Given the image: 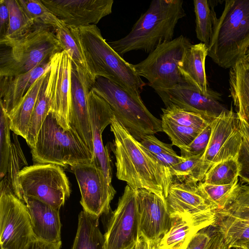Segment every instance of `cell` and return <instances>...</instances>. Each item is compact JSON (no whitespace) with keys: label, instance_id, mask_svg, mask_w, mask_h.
<instances>
[{"label":"cell","instance_id":"1","mask_svg":"<svg viewBox=\"0 0 249 249\" xmlns=\"http://www.w3.org/2000/svg\"><path fill=\"white\" fill-rule=\"evenodd\" d=\"M110 125L114 137L117 178L134 189L147 190L165 200L174 180L170 170L144 148L115 115Z\"/></svg>","mask_w":249,"mask_h":249},{"label":"cell","instance_id":"2","mask_svg":"<svg viewBox=\"0 0 249 249\" xmlns=\"http://www.w3.org/2000/svg\"><path fill=\"white\" fill-rule=\"evenodd\" d=\"M185 16L182 0H153L126 36L108 43L120 55L138 50L150 53L173 39L176 25Z\"/></svg>","mask_w":249,"mask_h":249},{"label":"cell","instance_id":"3","mask_svg":"<svg viewBox=\"0 0 249 249\" xmlns=\"http://www.w3.org/2000/svg\"><path fill=\"white\" fill-rule=\"evenodd\" d=\"M93 78L103 77L120 85L134 96L145 85L132 65L124 60L106 41L96 25L73 27Z\"/></svg>","mask_w":249,"mask_h":249},{"label":"cell","instance_id":"4","mask_svg":"<svg viewBox=\"0 0 249 249\" xmlns=\"http://www.w3.org/2000/svg\"><path fill=\"white\" fill-rule=\"evenodd\" d=\"M208 55L231 69L249 49V0H227L214 27Z\"/></svg>","mask_w":249,"mask_h":249},{"label":"cell","instance_id":"5","mask_svg":"<svg viewBox=\"0 0 249 249\" xmlns=\"http://www.w3.org/2000/svg\"><path fill=\"white\" fill-rule=\"evenodd\" d=\"M0 77L29 72L63 51L54 30L38 25L18 38L0 39Z\"/></svg>","mask_w":249,"mask_h":249},{"label":"cell","instance_id":"6","mask_svg":"<svg viewBox=\"0 0 249 249\" xmlns=\"http://www.w3.org/2000/svg\"><path fill=\"white\" fill-rule=\"evenodd\" d=\"M35 163L70 166L93 161V155L77 133L71 128L64 129L49 113L31 148Z\"/></svg>","mask_w":249,"mask_h":249},{"label":"cell","instance_id":"7","mask_svg":"<svg viewBox=\"0 0 249 249\" xmlns=\"http://www.w3.org/2000/svg\"><path fill=\"white\" fill-rule=\"evenodd\" d=\"M92 89L110 106L121 124L138 141L162 131L161 120L155 117L138 98L116 83L97 77Z\"/></svg>","mask_w":249,"mask_h":249},{"label":"cell","instance_id":"8","mask_svg":"<svg viewBox=\"0 0 249 249\" xmlns=\"http://www.w3.org/2000/svg\"><path fill=\"white\" fill-rule=\"evenodd\" d=\"M192 45L189 38L180 35L160 45L145 59L134 65L135 71L161 97L175 87L186 83L178 64Z\"/></svg>","mask_w":249,"mask_h":249},{"label":"cell","instance_id":"9","mask_svg":"<svg viewBox=\"0 0 249 249\" xmlns=\"http://www.w3.org/2000/svg\"><path fill=\"white\" fill-rule=\"evenodd\" d=\"M23 196L35 198L59 210L71 194L69 180L61 166L35 163L19 173Z\"/></svg>","mask_w":249,"mask_h":249},{"label":"cell","instance_id":"10","mask_svg":"<svg viewBox=\"0 0 249 249\" xmlns=\"http://www.w3.org/2000/svg\"><path fill=\"white\" fill-rule=\"evenodd\" d=\"M36 237L25 203L0 184V249H24Z\"/></svg>","mask_w":249,"mask_h":249},{"label":"cell","instance_id":"11","mask_svg":"<svg viewBox=\"0 0 249 249\" xmlns=\"http://www.w3.org/2000/svg\"><path fill=\"white\" fill-rule=\"evenodd\" d=\"M211 133L202 159L209 170L214 164L237 159L241 146L243 132L240 119L232 109H226L211 123Z\"/></svg>","mask_w":249,"mask_h":249},{"label":"cell","instance_id":"12","mask_svg":"<svg viewBox=\"0 0 249 249\" xmlns=\"http://www.w3.org/2000/svg\"><path fill=\"white\" fill-rule=\"evenodd\" d=\"M104 237L105 249H125L139 238L136 190L127 184L108 221Z\"/></svg>","mask_w":249,"mask_h":249},{"label":"cell","instance_id":"13","mask_svg":"<svg viewBox=\"0 0 249 249\" xmlns=\"http://www.w3.org/2000/svg\"><path fill=\"white\" fill-rule=\"evenodd\" d=\"M165 201L171 217L190 219L203 228L216 221V212L202 195L198 183H182L174 179Z\"/></svg>","mask_w":249,"mask_h":249},{"label":"cell","instance_id":"14","mask_svg":"<svg viewBox=\"0 0 249 249\" xmlns=\"http://www.w3.org/2000/svg\"><path fill=\"white\" fill-rule=\"evenodd\" d=\"M81 193L83 210L99 217L109 213L116 191L105 178L102 171L93 162L71 166Z\"/></svg>","mask_w":249,"mask_h":249},{"label":"cell","instance_id":"15","mask_svg":"<svg viewBox=\"0 0 249 249\" xmlns=\"http://www.w3.org/2000/svg\"><path fill=\"white\" fill-rule=\"evenodd\" d=\"M72 60L62 51L50 59V68L47 87L50 111L58 124L65 130L70 129L71 78Z\"/></svg>","mask_w":249,"mask_h":249},{"label":"cell","instance_id":"16","mask_svg":"<svg viewBox=\"0 0 249 249\" xmlns=\"http://www.w3.org/2000/svg\"><path fill=\"white\" fill-rule=\"evenodd\" d=\"M94 79L85 69L72 62L71 78L70 128L93 154L89 113V95Z\"/></svg>","mask_w":249,"mask_h":249},{"label":"cell","instance_id":"17","mask_svg":"<svg viewBox=\"0 0 249 249\" xmlns=\"http://www.w3.org/2000/svg\"><path fill=\"white\" fill-rule=\"evenodd\" d=\"M66 25L79 27L96 25L112 13L113 0H41Z\"/></svg>","mask_w":249,"mask_h":249},{"label":"cell","instance_id":"18","mask_svg":"<svg viewBox=\"0 0 249 249\" xmlns=\"http://www.w3.org/2000/svg\"><path fill=\"white\" fill-rule=\"evenodd\" d=\"M139 237L159 242L169 231L172 218L165 200L144 189L136 190Z\"/></svg>","mask_w":249,"mask_h":249},{"label":"cell","instance_id":"19","mask_svg":"<svg viewBox=\"0 0 249 249\" xmlns=\"http://www.w3.org/2000/svg\"><path fill=\"white\" fill-rule=\"evenodd\" d=\"M166 107L175 105L190 112L199 114L211 122L227 109L220 102V94L209 89L205 94L196 87L185 83L167 91L161 97Z\"/></svg>","mask_w":249,"mask_h":249},{"label":"cell","instance_id":"20","mask_svg":"<svg viewBox=\"0 0 249 249\" xmlns=\"http://www.w3.org/2000/svg\"><path fill=\"white\" fill-rule=\"evenodd\" d=\"M89 113L93 145L92 162L104 173L107 183L112 185L111 160L104 146L102 133L110 124L114 114L109 105L91 89L89 95Z\"/></svg>","mask_w":249,"mask_h":249},{"label":"cell","instance_id":"21","mask_svg":"<svg viewBox=\"0 0 249 249\" xmlns=\"http://www.w3.org/2000/svg\"><path fill=\"white\" fill-rule=\"evenodd\" d=\"M23 198L30 215L35 237L50 243L61 241L59 210L35 198L26 196Z\"/></svg>","mask_w":249,"mask_h":249},{"label":"cell","instance_id":"22","mask_svg":"<svg viewBox=\"0 0 249 249\" xmlns=\"http://www.w3.org/2000/svg\"><path fill=\"white\" fill-rule=\"evenodd\" d=\"M50 68V60L22 74L0 77V104L8 116L15 111L33 84Z\"/></svg>","mask_w":249,"mask_h":249},{"label":"cell","instance_id":"23","mask_svg":"<svg viewBox=\"0 0 249 249\" xmlns=\"http://www.w3.org/2000/svg\"><path fill=\"white\" fill-rule=\"evenodd\" d=\"M208 51V46L203 43L192 44L178 64V69L186 83L205 94L209 89L205 71Z\"/></svg>","mask_w":249,"mask_h":249},{"label":"cell","instance_id":"24","mask_svg":"<svg viewBox=\"0 0 249 249\" xmlns=\"http://www.w3.org/2000/svg\"><path fill=\"white\" fill-rule=\"evenodd\" d=\"M229 84L237 114L249 126V64L245 58L230 69Z\"/></svg>","mask_w":249,"mask_h":249},{"label":"cell","instance_id":"25","mask_svg":"<svg viewBox=\"0 0 249 249\" xmlns=\"http://www.w3.org/2000/svg\"><path fill=\"white\" fill-rule=\"evenodd\" d=\"M47 72L33 84L16 109L9 116L11 130L25 140L27 136L31 118L37 96Z\"/></svg>","mask_w":249,"mask_h":249},{"label":"cell","instance_id":"26","mask_svg":"<svg viewBox=\"0 0 249 249\" xmlns=\"http://www.w3.org/2000/svg\"><path fill=\"white\" fill-rule=\"evenodd\" d=\"M249 226V185H239L231 202L223 210L216 211L213 226Z\"/></svg>","mask_w":249,"mask_h":249},{"label":"cell","instance_id":"27","mask_svg":"<svg viewBox=\"0 0 249 249\" xmlns=\"http://www.w3.org/2000/svg\"><path fill=\"white\" fill-rule=\"evenodd\" d=\"M99 218L84 210L79 213L71 249H105V237L99 228Z\"/></svg>","mask_w":249,"mask_h":249},{"label":"cell","instance_id":"28","mask_svg":"<svg viewBox=\"0 0 249 249\" xmlns=\"http://www.w3.org/2000/svg\"><path fill=\"white\" fill-rule=\"evenodd\" d=\"M169 231L158 243L163 249H185L193 236L204 229L194 221L180 216L171 217Z\"/></svg>","mask_w":249,"mask_h":249},{"label":"cell","instance_id":"29","mask_svg":"<svg viewBox=\"0 0 249 249\" xmlns=\"http://www.w3.org/2000/svg\"><path fill=\"white\" fill-rule=\"evenodd\" d=\"M216 0H194L196 33L197 39L208 46L217 20L214 9Z\"/></svg>","mask_w":249,"mask_h":249},{"label":"cell","instance_id":"30","mask_svg":"<svg viewBox=\"0 0 249 249\" xmlns=\"http://www.w3.org/2000/svg\"><path fill=\"white\" fill-rule=\"evenodd\" d=\"M17 136L15 133L13 134V141L7 171L4 177L1 179L0 183L9 186L14 195L24 202L18 175L22 169L21 167L23 165L27 166V162Z\"/></svg>","mask_w":249,"mask_h":249},{"label":"cell","instance_id":"31","mask_svg":"<svg viewBox=\"0 0 249 249\" xmlns=\"http://www.w3.org/2000/svg\"><path fill=\"white\" fill-rule=\"evenodd\" d=\"M49 71L50 69L46 73L39 92L25 140L31 148L35 146L39 130L50 111V103L47 91Z\"/></svg>","mask_w":249,"mask_h":249},{"label":"cell","instance_id":"32","mask_svg":"<svg viewBox=\"0 0 249 249\" xmlns=\"http://www.w3.org/2000/svg\"><path fill=\"white\" fill-rule=\"evenodd\" d=\"M239 185L238 178L228 185H212L202 181L198 183L202 195L216 212L223 210L231 202Z\"/></svg>","mask_w":249,"mask_h":249},{"label":"cell","instance_id":"33","mask_svg":"<svg viewBox=\"0 0 249 249\" xmlns=\"http://www.w3.org/2000/svg\"><path fill=\"white\" fill-rule=\"evenodd\" d=\"M199 155L185 160L170 169L174 179L182 183H195L202 181L208 170Z\"/></svg>","mask_w":249,"mask_h":249},{"label":"cell","instance_id":"34","mask_svg":"<svg viewBox=\"0 0 249 249\" xmlns=\"http://www.w3.org/2000/svg\"><path fill=\"white\" fill-rule=\"evenodd\" d=\"M9 13V25L6 36L0 39L18 38L30 30L34 21L27 15L18 0H4Z\"/></svg>","mask_w":249,"mask_h":249},{"label":"cell","instance_id":"35","mask_svg":"<svg viewBox=\"0 0 249 249\" xmlns=\"http://www.w3.org/2000/svg\"><path fill=\"white\" fill-rule=\"evenodd\" d=\"M239 171L237 159H228L213 164L202 181L212 185L230 184L238 178Z\"/></svg>","mask_w":249,"mask_h":249},{"label":"cell","instance_id":"36","mask_svg":"<svg viewBox=\"0 0 249 249\" xmlns=\"http://www.w3.org/2000/svg\"><path fill=\"white\" fill-rule=\"evenodd\" d=\"M54 32L62 50L68 53L72 62L89 72L81 46L73 27L64 23L55 29Z\"/></svg>","mask_w":249,"mask_h":249},{"label":"cell","instance_id":"37","mask_svg":"<svg viewBox=\"0 0 249 249\" xmlns=\"http://www.w3.org/2000/svg\"><path fill=\"white\" fill-rule=\"evenodd\" d=\"M34 25H42L54 30L64 23L60 20L42 2L41 0H18Z\"/></svg>","mask_w":249,"mask_h":249},{"label":"cell","instance_id":"38","mask_svg":"<svg viewBox=\"0 0 249 249\" xmlns=\"http://www.w3.org/2000/svg\"><path fill=\"white\" fill-rule=\"evenodd\" d=\"M161 109V118L181 125L202 130L211 123L199 114L186 111L172 104Z\"/></svg>","mask_w":249,"mask_h":249},{"label":"cell","instance_id":"39","mask_svg":"<svg viewBox=\"0 0 249 249\" xmlns=\"http://www.w3.org/2000/svg\"><path fill=\"white\" fill-rule=\"evenodd\" d=\"M161 120L162 131L169 137L172 145L179 149L189 144L202 130L181 125L163 118Z\"/></svg>","mask_w":249,"mask_h":249},{"label":"cell","instance_id":"40","mask_svg":"<svg viewBox=\"0 0 249 249\" xmlns=\"http://www.w3.org/2000/svg\"><path fill=\"white\" fill-rule=\"evenodd\" d=\"M0 180L6 173L12 141L10 138L9 117L0 104Z\"/></svg>","mask_w":249,"mask_h":249},{"label":"cell","instance_id":"41","mask_svg":"<svg viewBox=\"0 0 249 249\" xmlns=\"http://www.w3.org/2000/svg\"><path fill=\"white\" fill-rule=\"evenodd\" d=\"M214 227L221 234L224 244L229 248L235 249L249 242V226L230 225Z\"/></svg>","mask_w":249,"mask_h":249},{"label":"cell","instance_id":"42","mask_svg":"<svg viewBox=\"0 0 249 249\" xmlns=\"http://www.w3.org/2000/svg\"><path fill=\"white\" fill-rule=\"evenodd\" d=\"M243 132L241 146L237 157L240 166L239 177L249 185V126L240 118Z\"/></svg>","mask_w":249,"mask_h":249},{"label":"cell","instance_id":"43","mask_svg":"<svg viewBox=\"0 0 249 249\" xmlns=\"http://www.w3.org/2000/svg\"><path fill=\"white\" fill-rule=\"evenodd\" d=\"M211 133L210 123L204 128L188 145L180 148L184 158L203 155L208 146Z\"/></svg>","mask_w":249,"mask_h":249},{"label":"cell","instance_id":"44","mask_svg":"<svg viewBox=\"0 0 249 249\" xmlns=\"http://www.w3.org/2000/svg\"><path fill=\"white\" fill-rule=\"evenodd\" d=\"M140 143L153 155L175 152L172 148V144H167L162 142L154 135L146 136Z\"/></svg>","mask_w":249,"mask_h":249},{"label":"cell","instance_id":"45","mask_svg":"<svg viewBox=\"0 0 249 249\" xmlns=\"http://www.w3.org/2000/svg\"><path fill=\"white\" fill-rule=\"evenodd\" d=\"M214 231L213 225L201 229L193 236L185 249H207Z\"/></svg>","mask_w":249,"mask_h":249},{"label":"cell","instance_id":"46","mask_svg":"<svg viewBox=\"0 0 249 249\" xmlns=\"http://www.w3.org/2000/svg\"><path fill=\"white\" fill-rule=\"evenodd\" d=\"M153 155L162 165L169 170L172 167L184 160L185 159L181 156H178L176 152L163 153L158 155Z\"/></svg>","mask_w":249,"mask_h":249},{"label":"cell","instance_id":"47","mask_svg":"<svg viewBox=\"0 0 249 249\" xmlns=\"http://www.w3.org/2000/svg\"><path fill=\"white\" fill-rule=\"evenodd\" d=\"M9 25V13L4 0H0V38L4 37Z\"/></svg>","mask_w":249,"mask_h":249},{"label":"cell","instance_id":"48","mask_svg":"<svg viewBox=\"0 0 249 249\" xmlns=\"http://www.w3.org/2000/svg\"><path fill=\"white\" fill-rule=\"evenodd\" d=\"M62 242H47L36 238L32 240L24 249H60Z\"/></svg>","mask_w":249,"mask_h":249},{"label":"cell","instance_id":"49","mask_svg":"<svg viewBox=\"0 0 249 249\" xmlns=\"http://www.w3.org/2000/svg\"><path fill=\"white\" fill-rule=\"evenodd\" d=\"M222 241L223 238L221 234L215 228V231L207 249H219Z\"/></svg>","mask_w":249,"mask_h":249},{"label":"cell","instance_id":"50","mask_svg":"<svg viewBox=\"0 0 249 249\" xmlns=\"http://www.w3.org/2000/svg\"><path fill=\"white\" fill-rule=\"evenodd\" d=\"M151 242L148 239L140 237L135 243L134 249H151Z\"/></svg>","mask_w":249,"mask_h":249},{"label":"cell","instance_id":"51","mask_svg":"<svg viewBox=\"0 0 249 249\" xmlns=\"http://www.w3.org/2000/svg\"><path fill=\"white\" fill-rule=\"evenodd\" d=\"M219 249H234L228 248L224 243L223 241L222 242Z\"/></svg>","mask_w":249,"mask_h":249},{"label":"cell","instance_id":"52","mask_svg":"<svg viewBox=\"0 0 249 249\" xmlns=\"http://www.w3.org/2000/svg\"><path fill=\"white\" fill-rule=\"evenodd\" d=\"M158 243H152V244L151 243V245H152L151 249H163L160 248L158 246Z\"/></svg>","mask_w":249,"mask_h":249},{"label":"cell","instance_id":"53","mask_svg":"<svg viewBox=\"0 0 249 249\" xmlns=\"http://www.w3.org/2000/svg\"><path fill=\"white\" fill-rule=\"evenodd\" d=\"M239 247L242 248L243 249H249V242L244 243Z\"/></svg>","mask_w":249,"mask_h":249},{"label":"cell","instance_id":"54","mask_svg":"<svg viewBox=\"0 0 249 249\" xmlns=\"http://www.w3.org/2000/svg\"><path fill=\"white\" fill-rule=\"evenodd\" d=\"M245 59L247 62L249 64V49L248 50L245 56Z\"/></svg>","mask_w":249,"mask_h":249},{"label":"cell","instance_id":"55","mask_svg":"<svg viewBox=\"0 0 249 249\" xmlns=\"http://www.w3.org/2000/svg\"><path fill=\"white\" fill-rule=\"evenodd\" d=\"M135 244H133L125 249H134Z\"/></svg>","mask_w":249,"mask_h":249},{"label":"cell","instance_id":"56","mask_svg":"<svg viewBox=\"0 0 249 249\" xmlns=\"http://www.w3.org/2000/svg\"><path fill=\"white\" fill-rule=\"evenodd\" d=\"M235 249H243L242 248H241V247H238V248H237Z\"/></svg>","mask_w":249,"mask_h":249}]
</instances>
